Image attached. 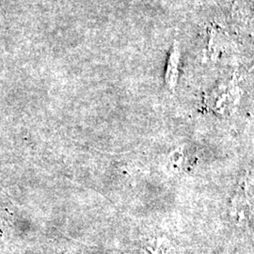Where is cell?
<instances>
[{
	"instance_id": "cell-1",
	"label": "cell",
	"mask_w": 254,
	"mask_h": 254,
	"mask_svg": "<svg viewBox=\"0 0 254 254\" xmlns=\"http://www.w3.org/2000/svg\"><path fill=\"white\" fill-rule=\"evenodd\" d=\"M180 57H181L180 47L176 42H174L169 56L166 76H165V80L168 88L173 91H174L178 80Z\"/></svg>"
}]
</instances>
